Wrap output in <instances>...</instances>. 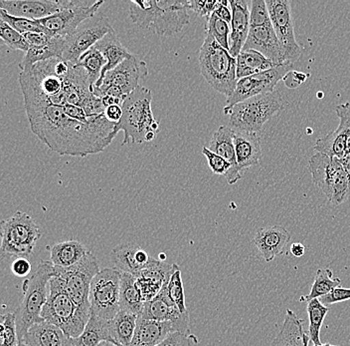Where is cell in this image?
<instances>
[{"label":"cell","mask_w":350,"mask_h":346,"mask_svg":"<svg viewBox=\"0 0 350 346\" xmlns=\"http://www.w3.org/2000/svg\"><path fill=\"white\" fill-rule=\"evenodd\" d=\"M30 128L50 150L62 156L87 157L98 154L111 145L120 132L105 114L94 116L89 122L68 116L60 105L23 96Z\"/></svg>","instance_id":"1"},{"label":"cell","mask_w":350,"mask_h":346,"mask_svg":"<svg viewBox=\"0 0 350 346\" xmlns=\"http://www.w3.org/2000/svg\"><path fill=\"white\" fill-rule=\"evenodd\" d=\"M236 59H237L236 74H237L238 80L268 71L278 66L272 60L256 50H243Z\"/></svg>","instance_id":"32"},{"label":"cell","mask_w":350,"mask_h":346,"mask_svg":"<svg viewBox=\"0 0 350 346\" xmlns=\"http://www.w3.org/2000/svg\"><path fill=\"white\" fill-rule=\"evenodd\" d=\"M115 32L109 18L95 15L79 26L74 34L65 37L66 46L62 58L76 64L83 54L89 51L106 35Z\"/></svg>","instance_id":"12"},{"label":"cell","mask_w":350,"mask_h":346,"mask_svg":"<svg viewBox=\"0 0 350 346\" xmlns=\"http://www.w3.org/2000/svg\"><path fill=\"white\" fill-rule=\"evenodd\" d=\"M152 258L144 249L135 244L120 245L111 251V260L115 269L135 277L141 275Z\"/></svg>","instance_id":"22"},{"label":"cell","mask_w":350,"mask_h":346,"mask_svg":"<svg viewBox=\"0 0 350 346\" xmlns=\"http://www.w3.org/2000/svg\"><path fill=\"white\" fill-rule=\"evenodd\" d=\"M137 284L144 302L154 299L164 286L157 280L146 279V277H137Z\"/></svg>","instance_id":"46"},{"label":"cell","mask_w":350,"mask_h":346,"mask_svg":"<svg viewBox=\"0 0 350 346\" xmlns=\"http://www.w3.org/2000/svg\"><path fill=\"white\" fill-rule=\"evenodd\" d=\"M218 0H189V10L196 13L201 17H206L210 18L214 12H215L216 5H217Z\"/></svg>","instance_id":"48"},{"label":"cell","mask_w":350,"mask_h":346,"mask_svg":"<svg viewBox=\"0 0 350 346\" xmlns=\"http://www.w3.org/2000/svg\"><path fill=\"white\" fill-rule=\"evenodd\" d=\"M202 153L206 158L208 166L214 174L219 175V176H226L231 171V164L226 161L224 158L212 152L208 147H203Z\"/></svg>","instance_id":"45"},{"label":"cell","mask_w":350,"mask_h":346,"mask_svg":"<svg viewBox=\"0 0 350 346\" xmlns=\"http://www.w3.org/2000/svg\"><path fill=\"white\" fill-rule=\"evenodd\" d=\"M75 1L69 0H0V10L13 16L38 21L66 8Z\"/></svg>","instance_id":"17"},{"label":"cell","mask_w":350,"mask_h":346,"mask_svg":"<svg viewBox=\"0 0 350 346\" xmlns=\"http://www.w3.org/2000/svg\"><path fill=\"white\" fill-rule=\"evenodd\" d=\"M347 129L343 124L339 123L336 130L332 131L325 137L317 140L314 150L328 157L341 160L347 156Z\"/></svg>","instance_id":"35"},{"label":"cell","mask_w":350,"mask_h":346,"mask_svg":"<svg viewBox=\"0 0 350 346\" xmlns=\"http://www.w3.org/2000/svg\"><path fill=\"white\" fill-rule=\"evenodd\" d=\"M243 50H256L272 60L278 66L286 62L283 47L273 25L251 27Z\"/></svg>","instance_id":"19"},{"label":"cell","mask_w":350,"mask_h":346,"mask_svg":"<svg viewBox=\"0 0 350 346\" xmlns=\"http://www.w3.org/2000/svg\"><path fill=\"white\" fill-rule=\"evenodd\" d=\"M314 346H332V345H329V343H325V345H314Z\"/></svg>","instance_id":"61"},{"label":"cell","mask_w":350,"mask_h":346,"mask_svg":"<svg viewBox=\"0 0 350 346\" xmlns=\"http://www.w3.org/2000/svg\"><path fill=\"white\" fill-rule=\"evenodd\" d=\"M166 295H168L174 306L178 308L181 313H188L187 308L185 304V286H183V275H181V269L178 264H174V271L172 273L170 280L164 284L163 286Z\"/></svg>","instance_id":"38"},{"label":"cell","mask_w":350,"mask_h":346,"mask_svg":"<svg viewBox=\"0 0 350 346\" xmlns=\"http://www.w3.org/2000/svg\"><path fill=\"white\" fill-rule=\"evenodd\" d=\"M0 37H1L2 41L11 49L21 50V51L25 52V53L29 50V43L26 40L25 36L13 29L11 26L4 23L1 19H0Z\"/></svg>","instance_id":"42"},{"label":"cell","mask_w":350,"mask_h":346,"mask_svg":"<svg viewBox=\"0 0 350 346\" xmlns=\"http://www.w3.org/2000/svg\"><path fill=\"white\" fill-rule=\"evenodd\" d=\"M122 273L116 269H105L94 277L90 290L91 314L111 321L120 312Z\"/></svg>","instance_id":"11"},{"label":"cell","mask_w":350,"mask_h":346,"mask_svg":"<svg viewBox=\"0 0 350 346\" xmlns=\"http://www.w3.org/2000/svg\"><path fill=\"white\" fill-rule=\"evenodd\" d=\"M232 10L231 34H230V54L237 58L243 51L251 29L250 10L245 0L230 1Z\"/></svg>","instance_id":"21"},{"label":"cell","mask_w":350,"mask_h":346,"mask_svg":"<svg viewBox=\"0 0 350 346\" xmlns=\"http://www.w3.org/2000/svg\"><path fill=\"white\" fill-rule=\"evenodd\" d=\"M152 94L150 89L139 86L126 97L122 104V117L117 124L124 132L122 145L141 144L146 142L150 132H157L159 122L153 117Z\"/></svg>","instance_id":"5"},{"label":"cell","mask_w":350,"mask_h":346,"mask_svg":"<svg viewBox=\"0 0 350 346\" xmlns=\"http://www.w3.org/2000/svg\"><path fill=\"white\" fill-rule=\"evenodd\" d=\"M155 139V132H150L148 133L146 136V143H150V142H152L153 140Z\"/></svg>","instance_id":"57"},{"label":"cell","mask_w":350,"mask_h":346,"mask_svg":"<svg viewBox=\"0 0 350 346\" xmlns=\"http://www.w3.org/2000/svg\"><path fill=\"white\" fill-rule=\"evenodd\" d=\"M208 148L219 156L224 158L231 164V171L225 176L229 185H234L242 179V175L238 168L237 158H236L233 129L227 126L219 127L217 131L212 136Z\"/></svg>","instance_id":"23"},{"label":"cell","mask_w":350,"mask_h":346,"mask_svg":"<svg viewBox=\"0 0 350 346\" xmlns=\"http://www.w3.org/2000/svg\"><path fill=\"white\" fill-rule=\"evenodd\" d=\"M251 27L273 25L266 0H253L250 10Z\"/></svg>","instance_id":"44"},{"label":"cell","mask_w":350,"mask_h":346,"mask_svg":"<svg viewBox=\"0 0 350 346\" xmlns=\"http://www.w3.org/2000/svg\"><path fill=\"white\" fill-rule=\"evenodd\" d=\"M97 258L88 251L80 262L70 268L54 267V275L63 282L65 291L83 312L91 315L90 290L94 277L100 273Z\"/></svg>","instance_id":"10"},{"label":"cell","mask_w":350,"mask_h":346,"mask_svg":"<svg viewBox=\"0 0 350 346\" xmlns=\"http://www.w3.org/2000/svg\"><path fill=\"white\" fill-rule=\"evenodd\" d=\"M105 116L111 123H119L122 117V106L113 105V106L108 107V108H106V111H105Z\"/></svg>","instance_id":"54"},{"label":"cell","mask_w":350,"mask_h":346,"mask_svg":"<svg viewBox=\"0 0 350 346\" xmlns=\"http://www.w3.org/2000/svg\"><path fill=\"white\" fill-rule=\"evenodd\" d=\"M144 302L137 284V277L122 273L120 291V310L141 315Z\"/></svg>","instance_id":"34"},{"label":"cell","mask_w":350,"mask_h":346,"mask_svg":"<svg viewBox=\"0 0 350 346\" xmlns=\"http://www.w3.org/2000/svg\"><path fill=\"white\" fill-rule=\"evenodd\" d=\"M341 280L339 277L334 279V273L330 269H317L314 282L312 284L310 293L301 299V301H310L312 299H321L328 293H332L334 288L340 286Z\"/></svg>","instance_id":"36"},{"label":"cell","mask_w":350,"mask_h":346,"mask_svg":"<svg viewBox=\"0 0 350 346\" xmlns=\"http://www.w3.org/2000/svg\"><path fill=\"white\" fill-rule=\"evenodd\" d=\"M319 301H321V304H325V306L350 301V288H341V286H338V288H334L332 293H328V295H325V297H321V299H319Z\"/></svg>","instance_id":"49"},{"label":"cell","mask_w":350,"mask_h":346,"mask_svg":"<svg viewBox=\"0 0 350 346\" xmlns=\"http://www.w3.org/2000/svg\"><path fill=\"white\" fill-rule=\"evenodd\" d=\"M0 337L1 345L17 346L19 343L18 334H17L16 321L14 313H6L0 319Z\"/></svg>","instance_id":"43"},{"label":"cell","mask_w":350,"mask_h":346,"mask_svg":"<svg viewBox=\"0 0 350 346\" xmlns=\"http://www.w3.org/2000/svg\"><path fill=\"white\" fill-rule=\"evenodd\" d=\"M50 251V262L57 268H70L80 262L87 255L88 249L78 240H66L52 247Z\"/></svg>","instance_id":"30"},{"label":"cell","mask_w":350,"mask_h":346,"mask_svg":"<svg viewBox=\"0 0 350 346\" xmlns=\"http://www.w3.org/2000/svg\"><path fill=\"white\" fill-rule=\"evenodd\" d=\"M103 341H111L109 321L91 314L84 332L72 338V346H98Z\"/></svg>","instance_id":"33"},{"label":"cell","mask_w":350,"mask_h":346,"mask_svg":"<svg viewBox=\"0 0 350 346\" xmlns=\"http://www.w3.org/2000/svg\"><path fill=\"white\" fill-rule=\"evenodd\" d=\"M41 317L46 323L58 326L68 336L76 338L84 332L91 315L77 306L65 291L61 280L53 275Z\"/></svg>","instance_id":"6"},{"label":"cell","mask_w":350,"mask_h":346,"mask_svg":"<svg viewBox=\"0 0 350 346\" xmlns=\"http://www.w3.org/2000/svg\"><path fill=\"white\" fill-rule=\"evenodd\" d=\"M98 346H120L117 343H113V341H103Z\"/></svg>","instance_id":"58"},{"label":"cell","mask_w":350,"mask_h":346,"mask_svg":"<svg viewBox=\"0 0 350 346\" xmlns=\"http://www.w3.org/2000/svg\"><path fill=\"white\" fill-rule=\"evenodd\" d=\"M189 0L131 1L130 18L144 29H152L161 36L178 34L189 23Z\"/></svg>","instance_id":"2"},{"label":"cell","mask_w":350,"mask_h":346,"mask_svg":"<svg viewBox=\"0 0 350 346\" xmlns=\"http://www.w3.org/2000/svg\"><path fill=\"white\" fill-rule=\"evenodd\" d=\"M214 14L217 15L219 18L223 19L227 23L231 24L232 10L230 6V1L227 0H218Z\"/></svg>","instance_id":"52"},{"label":"cell","mask_w":350,"mask_h":346,"mask_svg":"<svg viewBox=\"0 0 350 346\" xmlns=\"http://www.w3.org/2000/svg\"><path fill=\"white\" fill-rule=\"evenodd\" d=\"M306 310H308V323H310L308 334H310V341H312L314 345H321V326H323L325 317L329 312V308L321 304L319 299H316L308 302Z\"/></svg>","instance_id":"37"},{"label":"cell","mask_w":350,"mask_h":346,"mask_svg":"<svg viewBox=\"0 0 350 346\" xmlns=\"http://www.w3.org/2000/svg\"><path fill=\"white\" fill-rule=\"evenodd\" d=\"M292 69L293 63L286 62L268 71L240 79L232 95L227 98L225 108H231L243 101L275 91L279 81L283 80Z\"/></svg>","instance_id":"13"},{"label":"cell","mask_w":350,"mask_h":346,"mask_svg":"<svg viewBox=\"0 0 350 346\" xmlns=\"http://www.w3.org/2000/svg\"><path fill=\"white\" fill-rule=\"evenodd\" d=\"M106 58L95 46L91 48L89 51H87L86 53L83 54L76 63L77 66L84 68L86 70L94 86L100 79V74H102L103 69L106 66Z\"/></svg>","instance_id":"39"},{"label":"cell","mask_w":350,"mask_h":346,"mask_svg":"<svg viewBox=\"0 0 350 346\" xmlns=\"http://www.w3.org/2000/svg\"><path fill=\"white\" fill-rule=\"evenodd\" d=\"M290 251L294 257L301 258L305 255L306 247L304 246L303 244H301V243H294V244L290 247Z\"/></svg>","instance_id":"55"},{"label":"cell","mask_w":350,"mask_h":346,"mask_svg":"<svg viewBox=\"0 0 350 346\" xmlns=\"http://www.w3.org/2000/svg\"><path fill=\"white\" fill-rule=\"evenodd\" d=\"M284 109V101L277 90L238 103L223 109L229 115L230 128L244 132L257 133L275 114Z\"/></svg>","instance_id":"7"},{"label":"cell","mask_w":350,"mask_h":346,"mask_svg":"<svg viewBox=\"0 0 350 346\" xmlns=\"http://www.w3.org/2000/svg\"><path fill=\"white\" fill-rule=\"evenodd\" d=\"M273 29L284 49L286 62L294 63L303 53V46L295 40L292 8L288 0H266Z\"/></svg>","instance_id":"14"},{"label":"cell","mask_w":350,"mask_h":346,"mask_svg":"<svg viewBox=\"0 0 350 346\" xmlns=\"http://www.w3.org/2000/svg\"><path fill=\"white\" fill-rule=\"evenodd\" d=\"M40 238V229L31 217L24 212H16L1 223L2 256L31 257Z\"/></svg>","instance_id":"9"},{"label":"cell","mask_w":350,"mask_h":346,"mask_svg":"<svg viewBox=\"0 0 350 346\" xmlns=\"http://www.w3.org/2000/svg\"><path fill=\"white\" fill-rule=\"evenodd\" d=\"M163 260V262L166 260V256L164 254H161V257H159V260Z\"/></svg>","instance_id":"59"},{"label":"cell","mask_w":350,"mask_h":346,"mask_svg":"<svg viewBox=\"0 0 350 346\" xmlns=\"http://www.w3.org/2000/svg\"><path fill=\"white\" fill-rule=\"evenodd\" d=\"M98 51L104 55L107 60L106 66L103 69L100 77L96 83L94 88H100L102 85L103 79L108 72L119 66L120 63L124 62L126 59L130 58L133 54L128 51L126 47L120 42L119 36L116 32H111L108 35L100 39L95 45Z\"/></svg>","instance_id":"27"},{"label":"cell","mask_w":350,"mask_h":346,"mask_svg":"<svg viewBox=\"0 0 350 346\" xmlns=\"http://www.w3.org/2000/svg\"><path fill=\"white\" fill-rule=\"evenodd\" d=\"M336 114H338L339 123L343 124L347 129V156L350 154V103L340 104L336 106Z\"/></svg>","instance_id":"50"},{"label":"cell","mask_w":350,"mask_h":346,"mask_svg":"<svg viewBox=\"0 0 350 346\" xmlns=\"http://www.w3.org/2000/svg\"><path fill=\"white\" fill-rule=\"evenodd\" d=\"M233 140L240 172L259 164L262 149L261 139L257 133L233 130Z\"/></svg>","instance_id":"24"},{"label":"cell","mask_w":350,"mask_h":346,"mask_svg":"<svg viewBox=\"0 0 350 346\" xmlns=\"http://www.w3.org/2000/svg\"><path fill=\"white\" fill-rule=\"evenodd\" d=\"M139 315L120 310L115 317L109 321V334L113 343L120 346H129L135 336Z\"/></svg>","instance_id":"31"},{"label":"cell","mask_w":350,"mask_h":346,"mask_svg":"<svg viewBox=\"0 0 350 346\" xmlns=\"http://www.w3.org/2000/svg\"><path fill=\"white\" fill-rule=\"evenodd\" d=\"M308 165L314 185L332 205L339 206L349 200V178L340 160L316 153Z\"/></svg>","instance_id":"8"},{"label":"cell","mask_w":350,"mask_h":346,"mask_svg":"<svg viewBox=\"0 0 350 346\" xmlns=\"http://www.w3.org/2000/svg\"><path fill=\"white\" fill-rule=\"evenodd\" d=\"M207 34L212 35L213 38L225 48L230 50V34H231V27L230 24L223 19L219 18L217 15L212 14L209 19H207L206 25H205Z\"/></svg>","instance_id":"40"},{"label":"cell","mask_w":350,"mask_h":346,"mask_svg":"<svg viewBox=\"0 0 350 346\" xmlns=\"http://www.w3.org/2000/svg\"><path fill=\"white\" fill-rule=\"evenodd\" d=\"M139 317L148 321H161V323H172L176 332L188 334L189 332V312L181 313L176 306H172L164 301L159 297L152 301L144 302Z\"/></svg>","instance_id":"20"},{"label":"cell","mask_w":350,"mask_h":346,"mask_svg":"<svg viewBox=\"0 0 350 346\" xmlns=\"http://www.w3.org/2000/svg\"><path fill=\"white\" fill-rule=\"evenodd\" d=\"M103 4V0L93 2L91 5H85L81 2L75 1L71 8L61 10L60 12L55 13L37 23H40L55 36L67 37L74 34L81 24L95 16Z\"/></svg>","instance_id":"15"},{"label":"cell","mask_w":350,"mask_h":346,"mask_svg":"<svg viewBox=\"0 0 350 346\" xmlns=\"http://www.w3.org/2000/svg\"><path fill=\"white\" fill-rule=\"evenodd\" d=\"M197 343H198V338L194 334L174 332L157 346H194Z\"/></svg>","instance_id":"47"},{"label":"cell","mask_w":350,"mask_h":346,"mask_svg":"<svg viewBox=\"0 0 350 346\" xmlns=\"http://www.w3.org/2000/svg\"><path fill=\"white\" fill-rule=\"evenodd\" d=\"M11 271L13 275L18 277H26L32 271V264L26 258H16L12 262Z\"/></svg>","instance_id":"51"},{"label":"cell","mask_w":350,"mask_h":346,"mask_svg":"<svg viewBox=\"0 0 350 346\" xmlns=\"http://www.w3.org/2000/svg\"><path fill=\"white\" fill-rule=\"evenodd\" d=\"M0 19L8 23L13 29L23 35L30 34V32H44V34H51L37 21H30V19L23 18V17L13 16V15L4 12L3 10H0Z\"/></svg>","instance_id":"41"},{"label":"cell","mask_w":350,"mask_h":346,"mask_svg":"<svg viewBox=\"0 0 350 346\" xmlns=\"http://www.w3.org/2000/svg\"><path fill=\"white\" fill-rule=\"evenodd\" d=\"M148 71L146 62L139 60L135 55H131L120 63L119 66L108 72L103 79L100 88H94L93 93L98 97L100 92L109 87H115L122 96L128 97L139 86V80L148 76Z\"/></svg>","instance_id":"16"},{"label":"cell","mask_w":350,"mask_h":346,"mask_svg":"<svg viewBox=\"0 0 350 346\" xmlns=\"http://www.w3.org/2000/svg\"><path fill=\"white\" fill-rule=\"evenodd\" d=\"M340 162L342 164L343 168H345V172H347V178H349L350 195V154L341 159Z\"/></svg>","instance_id":"56"},{"label":"cell","mask_w":350,"mask_h":346,"mask_svg":"<svg viewBox=\"0 0 350 346\" xmlns=\"http://www.w3.org/2000/svg\"><path fill=\"white\" fill-rule=\"evenodd\" d=\"M306 79V74L301 73V72L290 71L284 76L283 81L286 87L293 89L305 82Z\"/></svg>","instance_id":"53"},{"label":"cell","mask_w":350,"mask_h":346,"mask_svg":"<svg viewBox=\"0 0 350 346\" xmlns=\"http://www.w3.org/2000/svg\"><path fill=\"white\" fill-rule=\"evenodd\" d=\"M21 343L29 346H72V338L54 324H34L28 330Z\"/></svg>","instance_id":"26"},{"label":"cell","mask_w":350,"mask_h":346,"mask_svg":"<svg viewBox=\"0 0 350 346\" xmlns=\"http://www.w3.org/2000/svg\"><path fill=\"white\" fill-rule=\"evenodd\" d=\"M66 46L65 37L49 35L42 43L38 45H30L29 50L25 53L19 67L33 66L42 61L62 57Z\"/></svg>","instance_id":"29"},{"label":"cell","mask_w":350,"mask_h":346,"mask_svg":"<svg viewBox=\"0 0 350 346\" xmlns=\"http://www.w3.org/2000/svg\"><path fill=\"white\" fill-rule=\"evenodd\" d=\"M303 319H299L292 310H286V317L279 334L271 346H308V332L304 330Z\"/></svg>","instance_id":"28"},{"label":"cell","mask_w":350,"mask_h":346,"mask_svg":"<svg viewBox=\"0 0 350 346\" xmlns=\"http://www.w3.org/2000/svg\"><path fill=\"white\" fill-rule=\"evenodd\" d=\"M291 238L290 232L283 225H268L257 230L253 242L265 262H271L284 255Z\"/></svg>","instance_id":"18"},{"label":"cell","mask_w":350,"mask_h":346,"mask_svg":"<svg viewBox=\"0 0 350 346\" xmlns=\"http://www.w3.org/2000/svg\"><path fill=\"white\" fill-rule=\"evenodd\" d=\"M174 332L176 330L170 321L161 323L139 317L135 336L129 346H157Z\"/></svg>","instance_id":"25"},{"label":"cell","mask_w":350,"mask_h":346,"mask_svg":"<svg viewBox=\"0 0 350 346\" xmlns=\"http://www.w3.org/2000/svg\"><path fill=\"white\" fill-rule=\"evenodd\" d=\"M54 275V266L51 262L41 260L36 271L22 284L23 299L14 312L19 343L34 324L43 323L41 313L49 295L50 280Z\"/></svg>","instance_id":"3"},{"label":"cell","mask_w":350,"mask_h":346,"mask_svg":"<svg viewBox=\"0 0 350 346\" xmlns=\"http://www.w3.org/2000/svg\"><path fill=\"white\" fill-rule=\"evenodd\" d=\"M332 346H334V345H332Z\"/></svg>","instance_id":"62"},{"label":"cell","mask_w":350,"mask_h":346,"mask_svg":"<svg viewBox=\"0 0 350 346\" xmlns=\"http://www.w3.org/2000/svg\"><path fill=\"white\" fill-rule=\"evenodd\" d=\"M201 75L219 93L230 97L237 85V59L206 34L199 51Z\"/></svg>","instance_id":"4"},{"label":"cell","mask_w":350,"mask_h":346,"mask_svg":"<svg viewBox=\"0 0 350 346\" xmlns=\"http://www.w3.org/2000/svg\"><path fill=\"white\" fill-rule=\"evenodd\" d=\"M17 346H29V345H26L25 343H19L18 345H17Z\"/></svg>","instance_id":"60"}]
</instances>
